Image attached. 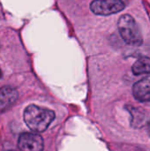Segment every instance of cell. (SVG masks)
Masks as SVG:
<instances>
[{
	"label": "cell",
	"instance_id": "obj_1",
	"mask_svg": "<svg viewBox=\"0 0 150 151\" xmlns=\"http://www.w3.org/2000/svg\"><path fill=\"white\" fill-rule=\"evenodd\" d=\"M55 112L35 104L28 105L24 111V121L34 133L44 132L55 119Z\"/></svg>",
	"mask_w": 150,
	"mask_h": 151
},
{
	"label": "cell",
	"instance_id": "obj_2",
	"mask_svg": "<svg viewBox=\"0 0 150 151\" xmlns=\"http://www.w3.org/2000/svg\"><path fill=\"white\" fill-rule=\"evenodd\" d=\"M118 31L123 40L129 45L140 46L143 38L135 19L129 14L122 15L118 22Z\"/></svg>",
	"mask_w": 150,
	"mask_h": 151
},
{
	"label": "cell",
	"instance_id": "obj_3",
	"mask_svg": "<svg viewBox=\"0 0 150 151\" xmlns=\"http://www.w3.org/2000/svg\"><path fill=\"white\" fill-rule=\"evenodd\" d=\"M125 9L122 0H94L90 4V10L96 15H111Z\"/></svg>",
	"mask_w": 150,
	"mask_h": 151
},
{
	"label": "cell",
	"instance_id": "obj_4",
	"mask_svg": "<svg viewBox=\"0 0 150 151\" xmlns=\"http://www.w3.org/2000/svg\"><path fill=\"white\" fill-rule=\"evenodd\" d=\"M43 140L37 133H23L18 140L19 151H43Z\"/></svg>",
	"mask_w": 150,
	"mask_h": 151
},
{
	"label": "cell",
	"instance_id": "obj_5",
	"mask_svg": "<svg viewBox=\"0 0 150 151\" xmlns=\"http://www.w3.org/2000/svg\"><path fill=\"white\" fill-rule=\"evenodd\" d=\"M19 93L16 88L4 86L0 88V113L9 110L18 100Z\"/></svg>",
	"mask_w": 150,
	"mask_h": 151
},
{
	"label": "cell",
	"instance_id": "obj_6",
	"mask_svg": "<svg viewBox=\"0 0 150 151\" xmlns=\"http://www.w3.org/2000/svg\"><path fill=\"white\" fill-rule=\"evenodd\" d=\"M133 93L134 97L142 103L150 102V77L144 78L133 85Z\"/></svg>",
	"mask_w": 150,
	"mask_h": 151
},
{
	"label": "cell",
	"instance_id": "obj_7",
	"mask_svg": "<svg viewBox=\"0 0 150 151\" xmlns=\"http://www.w3.org/2000/svg\"><path fill=\"white\" fill-rule=\"evenodd\" d=\"M132 71L134 75L150 74V58H141L133 65Z\"/></svg>",
	"mask_w": 150,
	"mask_h": 151
},
{
	"label": "cell",
	"instance_id": "obj_8",
	"mask_svg": "<svg viewBox=\"0 0 150 151\" xmlns=\"http://www.w3.org/2000/svg\"><path fill=\"white\" fill-rule=\"evenodd\" d=\"M2 75H3V74H2V71H1V69H0V79L2 78Z\"/></svg>",
	"mask_w": 150,
	"mask_h": 151
},
{
	"label": "cell",
	"instance_id": "obj_9",
	"mask_svg": "<svg viewBox=\"0 0 150 151\" xmlns=\"http://www.w3.org/2000/svg\"><path fill=\"white\" fill-rule=\"evenodd\" d=\"M149 134H150V123H149Z\"/></svg>",
	"mask_w": 150,
	"mask_h": 151
}]
</instances>
